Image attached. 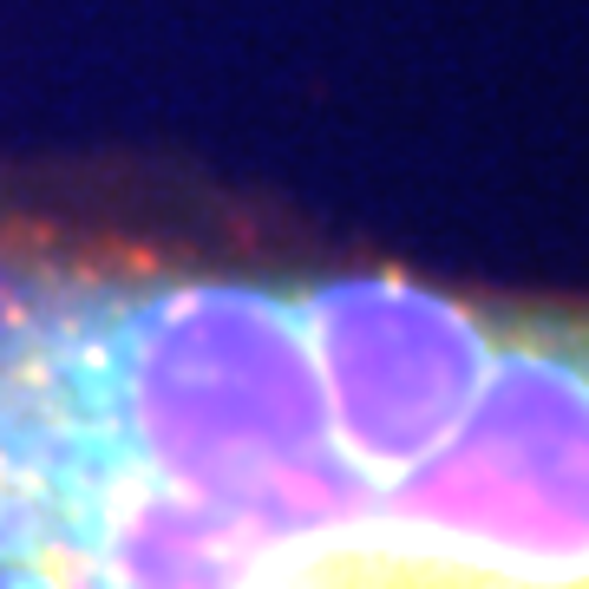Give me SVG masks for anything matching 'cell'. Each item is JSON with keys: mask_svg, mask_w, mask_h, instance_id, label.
Instances as JSON below:
<instances>
[{"mask_svg": "<svg viewBox=\"0 0 589 589\" xmlns=\"http://www.w3.org/2000/svg\"><path fill=\"white\" fill-rule=\"evenodd\" d=\"M0 589H589V294L0 236Z\"/></svg>", "mask_w": 589, "mask_h": 589, "instance_id": "cell-1", "label": "cell"}]
</instances>
